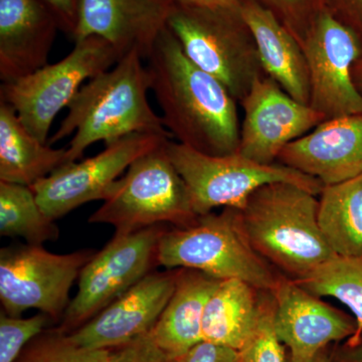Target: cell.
Listing matches in <instances>:
<instances>
[{"instance_id":"1","label":"cell","mask_w":362,"mask_h":362,"mask_svg":"<svg viewBox=\"0 0 362 362\" xmlns=\"http://www.w3.org/2000/svg\"><path fill=\"white\" fill-rule=\"evenodd\" d=\"M146 61L150 90L171 136L180 144L209 156L237 153L238 102L218 78L187 58L168 26Z\"/></svg>"},{"instance_id":"2","label":"cell","mask_w":362,"mask_h":362,"mask_svg":"<svg viewBox=\"0 0 362 362\" xmlns=\"http://www.w3.org/2000/svg\"><path fill=\"white\" fill-rule=\"evenodd\" d=\"M149 90V71L142 57L137 52L126 54L81 88L47 144L74 134L66 148V163H71L100 141L108 145L139 133L173 137L150 106Z\"/></svg>"},{"instance_id":"3","label":"cell","mask_w":362,"mask_h":362,"mask_svg":"<svg viewBox=\"0 0 362 362\" xmlns=\"http://www.w3.org/2000/svg\"><path fill=\"white\" fill-rule=\"evenodd\" d=\"M316 197L292 183H269L239 211L255 251L294 280L338 256L321 230Z\"/></svg>"},{"instance_id":"4","label":"cell","mask_w":362,"mask_h":362,"mask_svg":"<svg viewBox=\"0 0 362 362\" xmlns=\"http://www.w3.org/2000/svg\"><path fill=\"white\" fill-rule=\"evenodd\" d=\"M168 26L188 59L218 78L238 103L265 76L254 35L239 6L173 4Z\"/></svg>"},{"instance_id":"5","label":"cell","mask_w":362,"mask_h":362,"mask_svg":"<svg viewBox=\"0 0 362 362\" xmlns=\"http://www.w3.org/2000/svg\"><path fill=\"white\" fill-rule=\"evenodd\" d=\"M158 265L202 272L225 281L238 279L261 291L272 292L279 278L255 251L240 226L239 211L199 216L187 228L164 230L157 250Z\"/></svg>"},{"instance_id":"6","label":"cell","mask_w":362,"mask_h":362,"mask_svg":"<svg viewBox=\"0 0 362 362\" xmlns=\"http://www.w3.org/2000/svg\"><path fill=\"white\" fill-rule=\"evenodd\" d=\"M168 140L131 164L125 175L109 188L89 223L113 226L115 235L165 223L176 228L194 225L199 216L185 181L169 158Z\"/></svg>"},{"instance_id":"7","label":"cell","mask_w":362,"mask_h":362,"mask_svg":"<svg viewBox=\"0 0 362 362\" xmlns=\"http://www.w3.org/2000/svg\"><path fill=\"white\" fill-rule=\"evenodd\" d=\"M166 150L187 185L197 216L220 206L243 211L250 197L269 183H292L314 195L321 194L324 187L316 178L280 162L259 163L239 152L209 156L170 140L166 143Z\"/></svg>"},{"instance_id":"8","label":"cell","mask_w":362,"mask_h":362,"mask_svg":"<svg viewBox=\"0 0 362 362\" xmlns=\"http://www.w3.org/2000/svg\"><path fill=\"white\" fill-rule=\"evenodd\" d=\"M119 61L120 56L107 40L88 37L75 42L70 54L58 63L2 83L0 100L13 107L30 133L47 144L59 112L68 108L87 81L110 70Z\"/></svg>"},{"instance_id":"9","label":"cell","mask_w":362,"mask_h":362,"mask_svg":"<svg viewBox=\"0 0 362 362\" xmlns=\"http://www.w3.org/2000/svg\"><path fill=\"white\" fill-rule=\"evenodd\" d=\"M94 250L58 255L42 246L16 245L0 251V301L11 317L39 310L61 321L70 304L71 286L94 257Z\"/></svg>"},{"instance_id":"10","label":"cell","mask_w":362,"mask_h":362,"mask_svg":"<svg viewBox=\"0 0 362 362\" xmlns=\"http://www.w3.org/2000/svg\"><path fill=\"white\" fill-rule=\"evenodd\" d=\"M164 230L153 226L114 235L81 272L77 295L71 300L58 330L66 334L77 330L151 273L158 265L157 250Z\"/></svg>"},{"instance_id":"11","label":"cell","mask_w":362,"mask_h":362,"mask_svg":"<svg viewBox=\"0 0 362 362\" xmlns=\"http://www.w3.org/2000/svg\"><path fill=\"white\" fill-rule=\"evenodd\" d=\"M310 78L309 106L326 120L362 114L352 66L362 58L356 35L323 7L301 44Z\"/></svg>"},{"instance_id":"12","label":"cell","mask_w":362,"mask_h":362,"mask_svg":"<svg viewBox=\"0 0 362 362\" xmlns=\"http://www.w3.org/2000/svg\"><path fill=\"white\" fill-rule=\"evenodd\" d=\"M168 139L142 133L126 136L97 156L61 166L30 187L45 216L56 221L88 202L104 201L109 188L136 159Z\"/></svg>"},{"instance_id":"13","label":"cell","mask_w":362,"mask_h":362,"mask_svg":"<svg viewBox=\"0 0 362 362\" xmlns=\"http://www.w3.org/2000/svg\"><path fill=\"white\" fill-rule=\"evenodd\" d=\"M240 104L244 119L238 152L259 163H275L288 144L325 121L320 113L293 99L267 75L255 81Z\"/></svg>"},{"instance_id":"14","label":"cell","mask_w":362,"mask_h":362,"mask_svg":"<svg viewBox=\"0 0 362 362\" xmlns=\"http://www.w3.org/2000/svg\"><path fill=\"white\" fill-rule=\"evenodd\" d=\"M181 271L151 272L69 337L86 349H111L146 334L173 296Z\"/></svg>"},{"instance_id":"15","label":"cell","mask_w":362,"mask_h":362,"mask_svg":"<svg viewBox=\"0 0 362 362\" xmlns=\"http://www.w3.org/2000/svg\"><path fill=\"white\" fill-rule=\"evenodd\" d=\"M271 293L275 300L276 333L289 347L292 361L310 359L329 343L350 338L356 332V320L324 303L295 280L279 278Z\"/></svg>"},{"instance_id":"16","label":"cell","mask_w":362,"mask_h":362,"mask_svg":"<svg viewBox=\"0 0 362 362\" xmlns=\"http://www.w3.org/2000/svg\"><path fill=\"white\" fill-rule=\"evenodd\" d=\"M169 0H82L74 40L99 37L120 59L137 52L148 58L157 39L168 28Z\"/></svg>"},{"instance_id":"17","label":"cell","mask_w":362,"mask_h":362,"mask_svg":"<svg viewBox=\"0 0 362 362\" xmlns=\"http://www.w3.org/2000/svg\"><path fill=\"white\" fill-rule=\"evenodd\" d=\"M277 162L316 178L323 187L362 175V114L324 121L288 144Z\"/></svg>"},{"instance_id":"18","label":"cell","mask_w":362,"mask_h":362,"mask_svg":"<svg viewBox=\"0 0 362 362\" xmlns=\"http://www.w3.org/2000/svg\"><path fill=\"white\" fill-rule=\"evenodd\" d=\"M58 30V18L42 0H0L1 82L47 66Z\"/></svg>"},{"instance_id":"19","label":"cell","mask_w":362,"mask_h":362,"mask_svg":"<svg viewBox=\"0 0 362 362\" xmlns=\"http://www.w3.org/2000/svg\"><path fill=\"white\" fill-rule=\"evenodd\" d=\"M240 11L256 40L262 66L293 99L310 102V78L301 45L271 11L256 0H242Z\"/></svg>"},{"instance_id":"20","label":"cell","mask_w":362,"mask_h":362,"mask_svg":"<svg viewBox=\"0 0 362 362\" xmlns=\"http://www.w3.org/2000/svg\"><path fill=\"white\" fill-rule=\"evenodd\" d=\"M221 282L202 272L182 269L173 296L151 330L161 349L182 358L204 341V309Z\"/></svg>"},{"instance_id":"21","label":"cell","mask_w":362,"mask_h":362,"mask_svg":"<svg viewBox=\"0 0 362 362\" xmlns=\"http://www.w3.org/2000/svg\"><path fill=\"white\" fill-rule=\"evenodd\" d=\"M66 163V148L40 141L0 100V181L32 187Z\"/></svg>"},{"instance_id":"22","label":"cell","mask_w":362,"mask_h":362,"mask_svg":"<svg viewBox=\"0 0 362 362\" xmlns=\"http://www.w3.org/2000/svg\"><path fill=\"white\" fill-rule=\"evenodd\" d=\"M256 288L238 279L221 281L202 318L204 341L240 351L252 337L263 310Z\"/></svg>"},{"instance_id":"23","label":"cell","mask_w":362,"mask_h":362,"mask_svg":"<svg viewBox=\"0 0 362 362\" xmlns=\"http://www.w3.org/2000/svg\"><path fill=\"white\" fill-rule=\"evenodd\" d=\"M319 199L321 230L338 256L362 258V175L324 187Z\"/></svg>"},{"instance_id":"24","label":"cell","mask_w":362,"mask_h":362,"mask_svg":"<svg viewBox=\"0 0 362 362\" xmlns=\"http://www.w3.org/2000/svg\"><path fill=\"white\" fill-rule=\"evenodd\" d=\"M317 297H333L354 315L356 330L349 345L356 349L362 337V258L337 256L295 280Z\"/></svg>"},{"instance_id":"25","label":"cell","mask_w":362,"mask_h":362,"mask_svg":"<svg viewBox=\"0 0 362 362\" xmlns=\"http://www.w3.org/2000/svg\"><path fill=\"white\" fill-rule=\"evenodd\" d=\"M0 235L42 246L58 240L59 230L40 209L32 188L0 181Z\"/></svg>"},{"instance_id":"26","label":"cell","mask_w":362,"mask_h":362,"mask_svg":"<svg viewBox=\"0 0 362 362\" xmlns=\"http://www.w3.org/2000/svg\"><path fill=\"white\" fill-rule=\"evenodd\" d=\"M16 362H112L110 350L90 349L71 341L58 329L42 332L28 343Z\"/></svg>"},{"instance_id":"27","label":"cell","mask_w":362,"mask_h":362,"mask_svg":"<svg viewBox=\"0 0 362 362\" xmlns=\"http://www.w3.org/2000/svg\"><path fill=\"white\" fill-rule=\"evenodd\" d=\"M52 319L40 312L37 315L23 319L0 313V362H16L28 343L44 332Z\"/></svg>"},{"instance_id":"28","label":"cell","mask_w":362,"mask_h":362,"mask_svg":"<svg viewBox=\"0 0 362 362\" xmlns=\"http://www.w3.org/2000/svg\"><path fill=\"white\" fill-rule=\"evenodd\" d=\"M275 300L264 302L259 322L240 350V362H285L283 343L278 338L274 324Z\"/></svg>"},{"instance_id":"29","label":"cell","mask_w":362,"mask_h":362,"mask_svg":"<svg viewBox=\"0 0 362 362\" xmlns=\"http://www.w3.org/2000/svg\"><path fill=\"white\" fill-rule=\"evenodd\" d=\"M271 11L301 44L324 0H256Z\"/></svg>"},{"instance_id":"30","label":"cell","mask_w":362,"mask_h":362,"mask_svg":"<svg viewBox=\"0 0 362 362\" xmlns=\"http://www.w3.org/2000/svg\"><path fill=\"white\" fill-rule=\"evenodd\" d=\"M110 350L112 362H181L159 346L151 331Z\"/></svg>"},{"instance_id":"31","label":"cell","mask_w":362,"mask_h":362,"mask_svg":"<svg viewBox=\"0 0 362 362\" xmlns=\"http://www.w3.org/2000/svg\"><path fill=\"white\" fill-rule=\"evenodd\" d=\"M324 7L356 35L362 47V0H324Z\"/></svg>"},{"instance_id":"32","label":"cell","mask_w":362,"mask_h":362,"mask_svg":"<svg viewBox=\"0 0 362 362\" xmlns=\"http://www.w3.org/2000/svg\"><path fill=\"white\" fill-rule=\"evenodd\" d=\"M181 362H240V356L238 350L204 340L192 347Z\"/></svg>"},{"instance_id":"33","label":"cell","mask_w":362,"mask_h":362,"mask_svg":"<svg viewBox=\"0 0 362 362\" xmlns=\"http://www.w3.org/2000/svg\"><path fill=\"white\" fill-rule=\"evenodd\" d=\"M58 18L59 28L71 40L77 30L82 0H42Z\"/></svg>"},{"instance_id":"34","label":"cell","mask_w":362,"mask_h":362,"mask_svg":"<svg viewBox=\"0 0 362 362\" xmlns=\"http://www.w3.org/2000/svg\"><path fill=\"white\" fill-rule=\"evenodd\" d=\"M171 4L181 6L204 7L239 6L242 0H169Z\"/></svg>"},{"instance_id":"35","label":"cell","mask_w":362,"mask_h":362,"mask_svg":"<svg viewBox=\"0 0 362 362\" xmlns=\"http://www.w3.org/2000/svg\"><path fill=\"white\" fill-rule=\"evenodd\" d=\"M352 78L357 90L362 94V58L357 59L352 66Z\"/></svg>"},{"instance_id":"36","label":"cell","mask_w":362,"mask_h":362,"mask_svg":"<svg viewBox=\"0 0 362 362\" xmlns=\"http://www.w3.org/2000/svg\"><path fill=\"white\" fill-rule=\"evenodd\" d=\"M290 362H331V361L329 358H328V356H326L325 352L321 351L319 352V354H317V356L312 357V358L310 359H307V361H296L290 359Z\"/></svg>"},{"instance_id":"37","label":"cell","mask_w":362,"mask_h":362,"mask_svg":"<svg viewBox=\"0 0 362 362\" xmlns=\"http://www.w3.org/2000/svg\"><path fill=\"white\" fill-rule=\"evenodd\" d=\"M356 361L362 362V349H359L356 354Z\"/></svg>"}]
</instances>
